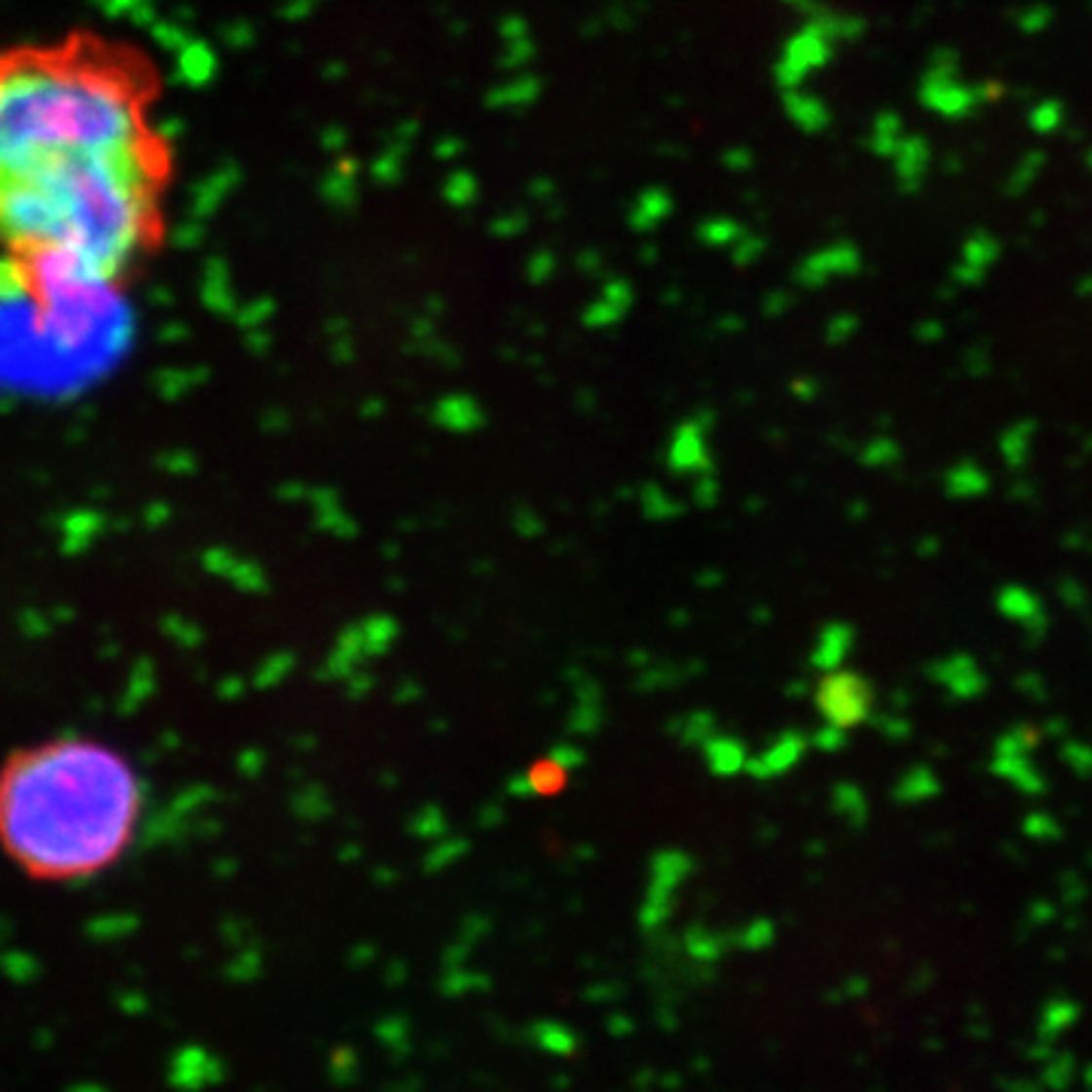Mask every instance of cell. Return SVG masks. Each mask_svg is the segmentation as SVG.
<instances>
[{
    "label": "cell",
    "instance_id": "cell-1",
    "mask_svg": "<svg viewBox=\"0 0 1092 1092\" xmlns=\"http://www.w3.org/2000/svg\"><path fill=\"white\" fill-rule=\"evenodd\" d=\"M152 98L146 61L98 31L0 40V276L49 334L116 313L161 240Z\"/></svg>",
    "mask_w": 1092,
    "mask_h": 1092
},
{
    "label": "cell",
    "instance_id": "cell-2",
    "mask_svg": "<svg viewBox=\"0 0 1092 1092\" xmlns=\"http://www.w3.org/2000/svg\"><path fill=\"white\" fill-rule=\"evenodd\" d=\"M143 810V777L101 738L52 735L0 762V853L37 883H79L116 868Z\"/></svg>",
    "mask_w": 1092,
    "mask_h": 1092
}]
</instances>
